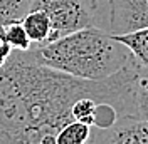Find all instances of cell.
Returning <instances> with one entry per match:
<instances>
[{
    "mask_svg": "<svg viewBox=\"0 0 148 144\" xmlns=\"http://www.w3.org/2000/svg\"><path fill=\"white\" fill-rule=\"evenodd\" d=\"M40 64L32 50H14L0 69V144L56 143V134L73 119L74 102L108 87Z\"/></svg>",
    "mask_w": 148,
    "mask_h": 144,
    "instance_id": "1",
    "label": "cell"
},
{
    "mask_svg": "<svg viewBox=\"0 0 148 144\" xmlns=\"http://www.w3.org/2000/svg\"><path fill=\"white\" fill-rule=\"evenodd\" d=\"M40 64L84 81H104L133 60L128 47L101 27H86L32 47Z\"/></svg>",
    "mask_w": 148,
    "mask_h": 144,
    "instance_id": "2",
    "label": "cell"
},
{
    "mask_svg": "<svg viewBox=\"0 0 148 144\" xmlns=\"http://www.w3.org/2000/svg\"><path fill=\"white\" fill-rule=\"evenodd\" d=\"M30 9L44 10L51 18L49 42L86 27H101L110 32V7L98 0H32Z\"/></svg>",
    "mask_w": 148,
    "mask_h": 144,
    "instance_id": "3",
    "label": "cell"
},
{
    "mask_svg": "<svg viewBox=\"0 0 148 144\" xmlns=\"http://www.w3.org/2000/svg\"><path fill=\"white\" fill-rule=\"evenodd\" d=\"M89 144H148V121L121 117L110 127H92Z\"/></svg>",
    "mask_w": 148,
    "mask_h": 144,
    "instance_id": "4",
    "label": "cell"
},
{
    "mask_svg": "<svg viewBox=\"0 0 148 144\" xmlns=\"http://www.w3.org/2000/svg\"><path fill=\"white\" fill-rule=\"evenodd\" d=\"M148 27V0H111L110 34L121 35Z\"/></svg>",
    "mask_w": 148,
    "mask_h": 144,
    "instance_id": "5",
    "label": "cell"
},
{
    "mask_svg": "<svg viewBox=\"0 0 148 144\" xmlns=\"http://www.w3.org/2000/svg\"><path fill=\"white\" fill-rule=\"evenodd\" d=\"M24 29L27 32L29 39L32 42V47H40L46 45L51 40L52 35V24L51 18L47 17V14L40 9H30L20 18Z\"/></svg>",
    "mask_w": 148,
    "mask_h": 144,
    "instance_id": "6",
    "label": "cell"
},
{
    "mask_svg": "<svg viewBox=\"0 0 148 144\" xmlns=\"http://www.w3.org/2000/svg\"><path fill=\"white\" fill-rule=\"evenodd\" d=\"M133 117L148 121V65L138 62L133 74Z\"/></svg>",
    "mask_w": 148,
    "mask_h": 144,
    "instance_id": "7",
    "label": "cell"
},
{
    "mask_svg": "<svg viewBox=\"0 0 148 144\" xmlns=\"http://www.w3.org/2000/svg\"><path fill=\"white\" fill-rule=\"evenodd\" d=\"M114 37L121 44L128 47V50L131 52L133 59L136 62L141 64V65H148V27Z\"/></svg>",
    "mask_w": 148,
    "mask_h": 144,
    "instance_id": "8",
    "label": "cell"
},
{
    "mask_svg": "<svg viewBox=\"0 0 148 144\" xmlns=\"http://www.w3.org/2000/svg\"><path fill=\"white\" fill-rule=\"evenodd\" d=\"M91 126L81 121H69L56 134V144H89Z\"/></svg>",
    "mask_w": 148,
    "mask_h": 144,
    "instance_id": "9",
    "label": "cell"
},
{
    "mask_svg": "<svg viewBox=\"0 0 148 144\" xmlns=\"http://www.w3.org/2000/svg\"><path fill=\"white\" fill-rule=\"evenodd\" d=\"M32 0H0V40L3 42V25L20 20L30 9Z\"/></svg>",
    "mask_w": 148,
    "mask_h": 144,
    "instance_id": "10",
    "label": "cell"
},
{
    "mask_svg": "<svg viewBox=\"0 0 148 144\" xmlns=\"http://www.w3.org/2000/svg\"><path fill=\"white\" fill-rule=\"evenodd\" d=\"M3 42H7L14 50H30L32 49V42L24 29L22 20H12L3 25Z\"/></svg>",
    "mask_w": 148,
    "mask_h": 144,
    "instance_id": "11",
    "label": "cell"
},
{
    "mask_svg": "<svg viewBox=\"0 0 148 144\" xmlns=\"http://www.w3.org/2000/svg\"><path fill=\"white\" fill-rule=\"evenodd\" d=\"M12 52H14V49L7 42H0V69L5 65V62L9 60V57Z\"/></svg>",
    "mask_w": 148,
    "mask_h": 144,
    "instance_id": "12",
    "label": "cell"
},
{
    "mask_svg": "<svg viewBox=\"0 0 148 144\" xmlns=\"http://www.w3.org/2000/svg\"><path fill=\"white\" fill-rule=\"evenodd\" d=\"M98 2H101L103 5H108V7H110V2H111V0H98Z\"/></svg>",
    "mask_w": 148,
    "mask_h": 144,
    "instance_id": "13",
    "label": "cell"
},
{
    "mask_svg": "<svg viewBox=\"0 0 148 144\" xmlns=\"http://www.w3.org/2000/svg\"><path fill=\"white\" fill-rule=\"evenodd\" d=\"M44 144H56V143H44Z\"/></svg>",
    "mask_w": 148,
    "mask_h": 144,
    "instance_id": "14",
    "label": "cell"
}]
</instances>
